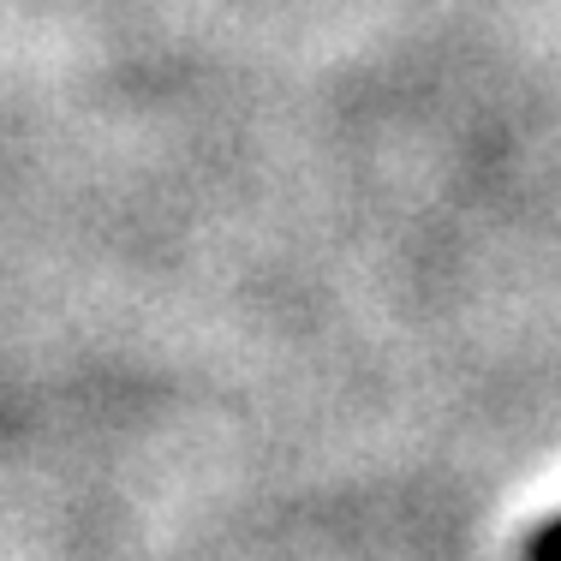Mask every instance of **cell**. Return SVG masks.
Masks as SVG:
<instances>
[{
  "label": "cell",
  "instance_id": "obj_1",
  "mask_svg": "<svg viewBox=\"0 0 561 561\" xmlns=\"http://www.w3.org/2000/svg\"><path fill=\"white\" fill-rule=\"evenodd\" d=\"M519 561H561V519H543V526L526 538Z\"/></svg>",
  "mask_w": 561,
  "mask_h": 561
}]
</instances>
